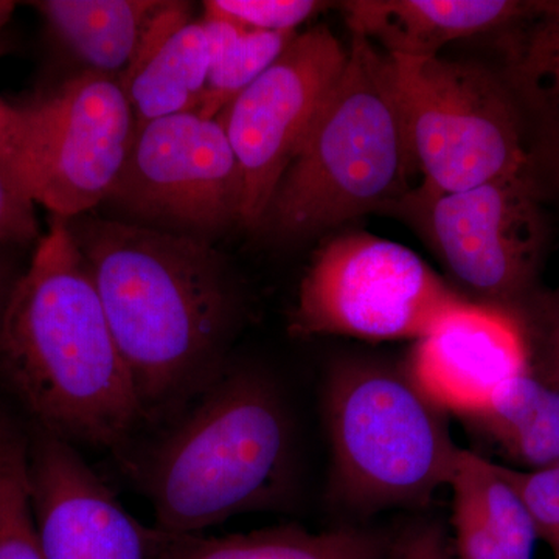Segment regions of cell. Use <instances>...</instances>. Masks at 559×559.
<instances>
[{"label":"cell","instance_id":"1","mask_svg":"<svg viewBox=\"0 0 559 559\" xmlns=\"http://www.w3.org/2000/svg\"><path fill=\"white\" fill-rule=\"evenodd\" d=\"M146 423L170 421L226 370L235 293L198 237L70 219Z\"/></svg>","mask_w":559,"mask_h":559},{"label":"cell","instance_id":"2","mask_svg":"<svg viewBox=\"0 0 559 559\" xmlns=\"http://www.w3.org/2000/svg\"><path fill=\"white\" fill-rule=\"evenodd\" d=\"M0 373L38 429L116 450L145 425L68 219L50 216L0 318Z\"/></svg>","mask_w":559,"mask_h":559},{"label":"cell","instance_id":"3","mask_svg":"<svg viewBox=\"0 0 559 559\" xmlns=\"http://www.w3.org/2000/svg\"><path fill=\"white\" fill-rule=\"evenodd\" d=\"M293 429L272 382L226 369L138 463L156 527L198 533L274 506L289 481Z\"/></svg>","mask_w":559,"mask_h":559},{"label":"cell","instance_id":"4","mask_svg":"<svg viewBox=\"0 0 559 559\" xmlns=\"http://www.w3.org/2000/svg\"><path fill=\"white\" fill-rule=\"evenodd\" d=\"M414 171L393 60L352 35L344 72L280 179L261 227L311 237L369 213H389L414 189Z\"/></svg>","mask_w":559,"mask_h":559},{"label":"cell","instance_id":"5","mask_svg":"<svg viewBox=\"0 0 559 559\" xmlns=\"http://www.w3.org/2000/svg\"><path fill=\"white\" fill-rule=\"evenodd\" d=\"M331 485L358 511L425 507L450 487L462 448L447 412L406 370L349 362L331 373L325 393Z\"/></svg>","mask_w":559,"mask_h":559},{"label":"cell","instance_id":"6","mask_svg":"<svg viewBox=\"0 0 559 559\" xmlns=\"http://www.w3.org/2000/svg\"><path fill=\"white\" fill-rule=\"evenodd\" d=\"M392 60L419 186L460 191L530 170L520 106L496 73L441 57Z\"/></svg>","mask_w":559,"mask_h":559},{"label":"cell","instance_id":"7","mask_svg":"<svg viewBox=\"0 0 559 559\" xmlns=\"http://www.w3.org/2000/svg\"><path fill=\"white\" fill-rule=\"evenodd\" d=\"M466 301L414 250L349 231L312 257L290 329L305 336L415 342Z\"/></svg>","mask_w":559,"mask_h":559},{"label":"cell","instance_id":"8","mask_svg":"<svg viewBox=\"0 0 559 559\" xmlns=\"http://www.w3.org/2000/svg\"><path fill=\"white\" fill-rule=\"evenodd\" d=\"M389 213L428 241L471 304L516 314L547 241L530 170L460 191L414 187Z\"/></svg>","mask_w":559,"mask_h":559},{"label":"cell","instance_id":"9","mask_svg":"<svg viewBox=\"0 0 559 559\" xmlns=\"http://www.w3.org/2000/svg\"><path fill=\"white\" fill-rule=\"evenodd\" d=\"M22 110L11 178L27 197L68 221L108 200L138 128L119 79L84 70Z\"/></svg>","mask_w":559,"mask_h":559},{"label":"cell","instance_id":"10","mask_svg":"<svg viewBox=\"0 0 559 559\" xmlns=\"http://www.w3.org/2000/svg\"><path fill=\"white\" fill-rule=\"evenodd\" d=\"M347 58L348 47L326 25L299 33L216 117L241 167L246 227H261L280 179L325 108Z\"/></svg>","mask_w":559,"mask_h":559},{"label":"cell","instance_id":"11","mask_svg":"<svg viewBox=\"0 0 559 559\" xmlns=\"http://www.w3.org/2000/svg\"><path fill=\"white\" fill-rule=\"evenodd\" d=\"M106 201L190 237L241 223V167L221 121L187 112L138 123Z\"/></svg>","mask_w":559,"mask_h":559},{"label":"cell","instance_id":"12","mask_svg":"<svg viewBox=\"0 0 559 559\" xmlns=\"http://www.w3.org/2000/svg\"><path fill=\"white\" fill-rule=\"evenodd\" d=\"M28 481L44 559H167L182 538L135 520L76 447L40 429Z\"/></svg>","mask_w":559,"mask_h":559},{"label":"cell","instance_id":"13","mask_svg":"<svg viewBox=\"0 0 559 559\" xmlns=\"http://www.w3.org/2000/svg\"><path fill=\"white\" fill-rule=\"evenodd\" d=\"M404 370L437 407L468 419L530 371L527 340L516 316L466 301L415 341Z\"/></svg>","mask_w":559,"mask_h":559},{"label":"cell","instance_id":"14","mask_svg":"<svg viewBox=\"0 0 559 559\" xmlns=\"http://www.w3.org/2000/svg\"><path fill=\"white\" fill-rule=\"evenodd\" d=\"M209 66L207 35L190 3L162 0L119 79L138 123L197 112Z\"/></svg>","mask_w":559,"mask_h":559},{"label":"cell","instance_id":"15","mask_svg":"<svg viewBox=\"0 0 559 559\" xmlns=\"http://www.w3.org/2000/svg\"><path fill=\"white\" fill-rule=\"evenodd\" d=\"M352 35L392 58L439 57L454 40L507 27L533 2L514 0H355L342 3Z\"/></svg>","mask_w":559,"mask_h":559},{"label":"cell","instance_id":"16","mask_svg":"<svg viewBox=\"0 0 559 559\" xmlns=\"http://www.w3.org/2000/svg\"><path fill=\"white\" fill-rule=\"evenodd\" d=\"M450 487L455 558L533 559L538 533L502 465L462 448Z\"/></svg>","mask_w":559,"mask_h":559},{"label":"cell","instance_id":"17","mask_svg":"<svg viewBox=\"0 0 559 559\" xmlns=\"http://www.w3.org/2000/svg\"><path fill=\"white\" fill-rule=\"evenodd\" d=\"M162 0H39L50 32L90 72L120 79Z\"/></svg>","mask_w":559,"mask_h":559},{"label":"cell","instance_id":"18","mask_svg":"<svg viewBox=\"0 0 559 559\" xmlns=\"http://www.w3.org/2000/svg\"><path fill=\"white\" fill-rule=\"evenodd\" d=\"M468 421L525 471L559 468V389L532 371L503 384Z\"/></svg>","mask_w":559,"mask_h":559},{"label":"cell","instance_id":"19","mask_svg":"<svg viewBox=\"0 0 559 559\" xmlns=\"http://www.w3.org/2000/svg\"><path fill=\"white\" fill-rule=\"evenodd\" d=\"M503 43V83L559 146V2H533Z\"/></svg>","mask_w":559,"mask_h":559},{"label":"cell","instance_id":"20","mask_svg":"<svg viewBox=\"0 0 559 559\" xmlns=\"http://www.w3.org/2000/svg\"><path fill=\"white\" fill-rule=\"evenodd\" d=\"M382 543L356 528L308 532L280 527L198 539L182 536L167 559H381Z\"/></svg>","mask_w":559,"mask_h":559},{"label":"cell","instance_id":"21","mask_svg":"<svg viewBox=\"0 0 559 559\" xmlns=\"http://www.w3.org/2000/svg\"><path fill=\"white\" fill-rule=\"evenodd\" d=\"M210 66L198 116L216 119L246 87L278 60L299 33L249 31L219 17H202Z\"/></svg>","mask_w":559,"mask_h":559},{"label":"cell","instance_id":"22","mask_svg":"<svg viewBox=\"0 0 559 559\" xmlns=\"http://www.w3.org/2000/svg\"><path fill=\"white\" fill-rule=\"evenodd\" d=\"M0 559H44L33 518L28 440L0 417Z\"/></svg>","mask_w":559,"mask_h":559},{"label":"cell","instance_id":"23","mask_svg":"<svg viewBox=\"0 0 559 559\" xmlns=\"http://www.w3.org/2000/svg\"><path fill=\"white\" fill-rule=\"evenodd\" d=\"M331 3L318 0H209L205 16L235 22L249 31L299 33L300 25Z\"/></svg>","mask_w":559,"mask_h":559},{"label":"cell","instance_id":"24","mask_svg":"<svg viewBox=\"0 0 559 559\" xmlns=\"http://www.w3.org/2000/svg\"><path fill=\"white\" fill-rule=\"evenodd\" d=\"M507 479L527 507L538 538L546 540L559 559V468L525 471L502 466Z\"/></svg>","mask_w":559,"mask_h":559},{"label":"cell","instance_id":"25","mask_svg":"<svg viewBox=\"0 0 559 559\" xmlns=\"http://www.w3.org/2000/svg\"><path fill=\"white\" fill-rule=\"evenodd\" d=\"M536 318V323L521 322L528 345L530 371L559 389V294L543 304Z\"/></svg>","mask_w":559,"mask_h":559},{"label":"cell","instance_id":"26","mask_svg":"<svg viewBox=\"0 0 559 559\" xmlns=\"http://www.w3.org/2000/svg\"><path fill=\"white\" fill-rule=\"evenodd\" d=\"M36 204L0 170V246H22L40 238Z\"/></svg>","mask_w":559,"mask_h":559},{"label":"cell","instance_id":"27","mask_svg":"<svg viewBox=\"0 0 559 559\" xmlns=\"http://www.w3.org/2000/svg\"><path fill=\"white\" fill-rule=\"evenodd\" d=\"M392 559H455L454 547L439 524H419L401 536Z\"/></svg>","mask_w":559,"mask_h":559},{"label":"cell","instance_id":"28","mask_svg":"<svg viewBox=\"0 0 559 559\" xmlns=\"http://www.w3.org/2000/svg\"><path fill=\"white\" fill-rule=\"evenodd\" d=\"M7 40L0 38V58L7 53ZM22 128H24V110L22 106H13L0 97V170L11 178V168L20 148ZM13 179V178H11Z\"/></svg>","mask_w":559,"mask_h":559},{"label":"cell","instance_id":"29","mask_svg":"<svg viewBox=\"0 0 559 559\" xmlns=\"http://www.w3.org/2000/svg\"><path fill=\"white\" fill-rule=\"evenodd\" d=\"M16 278L17 277H11L5 263L0 260V318H2L3 308H5L7 300H9L11 289H13Z\"/></svg>","mask_w":559,"mask_h":559},{"label":"cell","instance_id":"30","mask_svg":"<svg viewBox=\"0 0 559 559\" xmlns=\"http://www.w3.org/2000/svg\"><path fill=\"white\" fill-rule=\"evenodd\" d=\"M16 5L17 3L11 2V0H0V33L9 24L14 10H16Z\"/></svg>","mask_w":559,"mask_h":559},{"label":"cell","instance_id":"31","mask_svg":"<svg viewBox=\"0 0 559 559\" xmlns=\"http://www.w3.org/2000/svg\"><path fill=\"white\" fill-rule=\"evenodd\" d=\"M554 156H555V168H557V176L559 180V146L558 148H554Z\"/></svg>","mask_w":559,"mask_h":559}]
</instances>
